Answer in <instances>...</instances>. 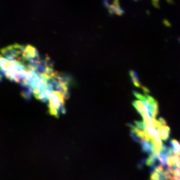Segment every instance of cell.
Returning a JSON list of instances; mask_svg holds the SVG:
<instances>
[{
    "mask_svg": "<svg viewBox=\"0 0 180 180\" xmlns=\"http://www.w3.org/2000/svg\"><path fill=\"white\" fill-rule=\"evenodd\" d=\"M66 97L63 93L57 90L53 91L49 99L48 111L53 116L58 117L60 114L66 112Z\"/></svg>",
    "mask_w": 180,
    "mask_h": 180,
    "instance_id": "cell-1",
    "label": "cell"
},
{
    "mask_svg": "<svg viewBox=\"0 0 180 180\" xmlns=\"http://www.w3.org/2000/svg\"><path fill=\"white\" fill-rule=\"evenodd\" d=\"M133 94L138 100L142 101L146 106L149 111L150 117L155 118L157 116L159 111L158 104L156 100L149 95V93L142 94L139 92L134 91Z\"/></svg>",
    "mask_w": 180,
    "mask_h": 180,
    "instance_id": "cell-2",
    "label": "cell"
},
{
    "mask_svg": "<svg viewBox=\"0 0 180 180\" xmlns=\"http://www.w3.org/2000/svg\"><path fill=\"white\" fill-rule=\"evenodd\" d=\"M132 104L133 107L136 108L137 111L142 116V117L145 116L150 117V114L147 107L142 101L139 100H135L133 101Z\"/></svg>",
    "mask_w": 180,
    "mask_h": 180,
    "instance_id": "cell-3",
    "label": "cell"
},
{
    "mask_svg": "<svg viewBox=\"0 0 180 180\" xmlns=\"http://www.w3.org/2000/svg\"><path fill=\"white\" fill-rule=\"evenodd\" d=\"M108 9L109 10V12L111 14L121 15L124 14L123 10L120 7L119 0H113L112 4H110Z\"/></svg>",
    "mask_w": 180,
    "mask_h": 180,
    "instance_id": "cell-4",
    "label": "cell"
},
{
    "mask_svg": "<svg viewBox=\"0 0 180 180\" xmlns=\"http://www.w3.org/2000/svg\"><path fill=\"white\" fill-rule=\"evenodd\" d=\"M160 138L163 141L168 139L170 134V128L167 125L160 127L157 129Z\"/></svg>",
    "mask_w": 180,
    "mask_h": 180,
    "instance_id": "cell-5",
    "label": "cell"
},
{
    "mask_svg": "<svg viewBox=\"0 0 180 180\" xmlns=\"http://www.w3.org/2000/svg\"><path fill=\"white\" fill-rule=\"evenodd\" d=\"M170 146L174 154L180 157V142L176 139H171L170 141Z\"/></svg>",
    "mask_w": 180,
    "mask_h": 180,
    "instance_id": "cell-6",
    "label": "cell"
},
{
    "mask_svg": "<svg viewBox=\"0 0 180 180\" xmlns=\"http://www.w3.org/2000/svg\"><path fill=\"white\" fill-rule=\"evenodd\" d=\"M129 75L131 77V78L132 81L133 83L134 84V85L138 88H142L143 86H142V84L140 82L139 80V76L138 75V74L134 71H131L129 72Z\"/></svg>",
    "mask_w": 180,
    "mask_h": 180,
    "instance_id": "cell-7",
    "label": "cell"
},
{
    "mask_svg": "<svg viewBox=\"0 0 180 180\" xmlns=\"http://www.w3.org/2000/svg\"><path fill=\"white\" fill-rule=\"evenodd\" d=\"M103 3L105 6V7L108 9L109 6V0H103Z\"/></svg>",
    "mask_w": 180,
    "mask_h": 180,
    "instance_id": "cell-8",
    "label": "cell"
},
{
    "mask_svg": "<svg viewBox=\"0 0 180 180\" xmlns=\"http://www.w3.org/2000/svg\"><path fill=\"white\" fill-rule=\"evenodd\" d=\"M134 1H138V0H134Z\"/></svg>",
    "mask_w": 180,
    "mask_h": 180,
    "instance_id": "cell-9",
    "label": "cell"
}]
</instances>
